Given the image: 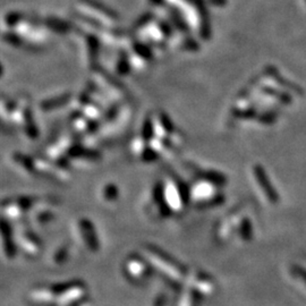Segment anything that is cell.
<instances>
[{
	"label": "cell",
	"instance_id": "1",
	"mask_svg": "<svg viewBox=\"0 0 306 306\" xmlns=\"http://www.w3.org/2000/svg\"><path fill=\"white\" fill-rule=\"evenodd\" d=\"M125 270L131 279L136 280V282H140L141 280H144V279L147 280L148 277L150 276L147 264H144L142 260H140V259L127 260Z\"/></svg>",
	"mask_w": 306,
	"mask_h": 306
}]
</instances>
